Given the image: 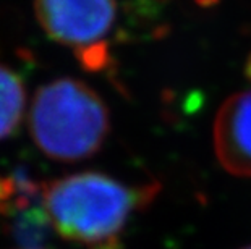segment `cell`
Instances as JSON below:
<instances>
[{
	"instance_id": "obj_7",
	"label": "cell",
	"mask_w": 251,
	"mask_h": 249,
	"mask_svg": "<svg viewBox=\"0 0 251 249\" xmlns=\"http://www.w3.org/2000/svg\"><path fill=\"white\" fill-rule=\"evenodd\" d=\"M247 75L251 78V57H250V60H248V63H247Z\"/></svg>"
},
{
	"instance_id": "obj_5",
	"label": "cell",
	"mask_w": 251,
	"mask_h": 249,
	"mask_svg": "<svg viewBox=\"0 0 251 249\" xmlns=\"http://www.w3.org/2000/svg\"><path fill=\"white\" fill-rule=\"evenodd\" d=\"M44 183L36 181L25 172L0 173V219L5 231L18 219L42 205Z\"/></svg>"
},
{
	"instance_id": "obj_1",
	"label": "cell",
	"mask_w": 251,
	"mask_h": 249,
	"mask_svg": "<svg viewBox=\"0 0 251 249\" xmlns=\"http://www.w3.org/2000/svg\"><path fill=\"white\" fill-rule=\"evenodd\" d=\"M159 191L157 183L133 186L100 172H81L44 183L42 205L65 240L86 249H122L128 222Z\"/></svg>"
},
{
	"instance_id": "obj_8",
	"label": "cell",
	"mask_w": 251,
	"mask_h": 249,
	"mask_svg": "<svg viewBox=\"0 0 251 249\" xmlns=\"http://www.w3.org/2000/svg\"><path fill=\"white\" fill-rule=\"evenodd\" d=\"M242 249H251V246H245V248H242Z\"/></svg>"
},
{
	"instance_id": "obj_3",
	"label": "cell",
	"mask_w": 251,
	"mask_h": 249,
	"mask_svg": "<svg viewBox=\"0 0 251 249\" xmlns=\"http://www.w3.org/2000/svg\"><path fill=\"white\" fill-rule=\"evenodd\" d=\"M36 18L52 41L73 49L88 70L110 63L107 38L117 0H34Z\"/></svg>"
},
{
	"instance_id": "obj_4",
	"label": "cell",
	"mask_w": 251,
	"mask_h": 249,
	"mask_svg": "<svg viewBox=\"0 0 251 249\" xmlns=\"http://www.w3.org/2000/svg\"><path fill=\"white\" fill-rule=\"evenodd\" d=\"M214 149L224 170L251 178V89L233 94L219 109Z\"/></svg>"
},
{
	"instance_id": "obj_6",
	"label": "cell",
	"mask_w": 251,
	"mask_h": 249,
	"mask_svg": "<svg viewBox=\"0 0 251 249\" xmlns=\"http://www.w3.org/2000/svg\"><path fill=\"white\" fill-rule=\"evenodd\" d=\"M26 109L25 81L13 68L0 63V141L17 135Z\"/></svg>"
},
{
	"instance_id": "obj_2",
	"label": "cell",
	"mask_w": 251,
	"mask_h": 249,
	"mask_svg": "<svg viewBox=\"0 0 251 249\" xmlns=\"http://www.w3.org/2000/svg\"><path fill=\"white\" fill-rule=\"evenodd\" d=\"M28 120L34 144L60 162L94 156L110 131V113L102 97L72 78H58L37 89Z\"/></svg>"
},
{
	"instance_id": "obj_9",
	"label": "cell",
	"mask_w": 251,
	"mask_h": 249,
	"mask_svg": "<svg viewBox=\"0 0 251 249\" xmlns=\"http://www.w3.org/2000/svg\"><path fill=\"white\" fill-rule=\"evenodd\" d=\"M31 249H37V248H31Z\"/></svg>"
}]
</instances>
